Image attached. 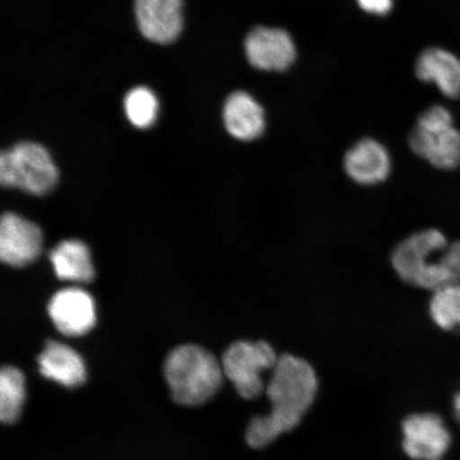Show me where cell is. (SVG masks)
Listing matches in <instances>:
<instances>
[{"label": "cell", "instance_id": "obj_7", "mask_svg": "<svg viewBox=\"0 0 460 460\" xmlns=\"http://www.w3.org/2000/svg\"><path fill=\"white\" fill-rule=\"evenodd\" d=\"M402 447L412 460H444L453 445V435L438 413H411L402 422Z\"/></svg>", "mask_w": 460, "mask_h": 460}, {"label": "cell", "instance_id": "obj_15", "mask_svg": "<svg viewBox=\"0 0 460 460\" xmlns=\"http://www.w3.org/2000/svg\"><path fill=\"white\" fill-rule=\"evenodd\" d=\"M416 75L424 83H434L448 99L460 97V59L451 51L425 49L418 57Z\"/></svg>", "mask_w": 460, "mask_h": 460}, {"label": "cell", "instance_id": "obj_2", "mask_svg": "<svg viewBox=\"0 0 460 460\" xmlns=\"http://www.w3.org/2000/svg\"><path fill=\"white\" fill-rule=\"evenodd\" d=\"M391 264L402 281L420 289L460 283V241L448 243L439 229L420 230L395 246Z\"/></svg>", "mask_w": 460, "mask_h": 460}, {"label": "cell", "instance_id": "obj_6", "mask_svg": "<svg viewBox=\"0 0 460 460\" xmlns=\"http://www.w3.org/2000/svg\"><path fill=\"white\" fill-rule=\"evenodd\" d=\"M278 359L267 341H240L229 345L221 362L224 376L241 398L254 400L266 390L262 373L273 369Z\"/></svg>", "mask_w": 460, "mask_h": 460}, {"label": "cell", "instance_id": "obj_10", "mask_svg": "<svg viewBox=\"0 0 460 460\" xmlns=\"http://www.w3.org/2000/svg\"><path fill=\"white\" fill-rule=\"evenodd\" d=\"M41 229L13 212H5L0 222V258L8 266H27L42 250Z\"/></svg>", "mask_w": 460, "mask_h": 460}, {"label": "cell", "instance_id": "obj_20", "mask_svg": "<svg viewBox=\"0 0 460 460\" xmlns=\"http://www.w3.org/2000/svg\"><path fill=\"white\" fill-rule=\"evenodd\" d=\"M394 0H358L359 7L367 13L386 15L394 7Z\"/></svg>", "mask_w": 460, "mask_h": 460}, {"label": "cell", "instance_id": "obj_5", "mask_svg": "<svg viewBox=\"0 0 460 460\" xmlns=\"http://www.w3.org/2000/svg\"><path fill=\"white\" fill-rule=\"evenodd\" d=\"M58 177L53 158L38 143H17L0 155V182L4 187L44 195L54 189Z\"/></svg>", "mask_w": 460, "mask_h": 460}, {"label": "cell", "instance_id": "obj_13", "mask_svg": "<svg viewBox=\"0 0 460 460\" xmlns=\"http://www.w3.org/2000/svg\"><path fill=\"white\" fill-rule=\"evenodd\" d=\"M223 120L228 134L239 141H255L266 131V112L246 92L238 91L228 96Z\"/></svg>", "mask_w": 460, "mask_h": 460}, {"label": "cell", "instance_id": "obj_8", "mask_svg": "<svg viewBox=\"0 0 460 460\" xmlns=\"http://www.w3.org/2000/svg\"><path fill=\"white\" fill-rule=\"evenodd\" d=\"M247 60L257 70L283 72L296 61V49L289 33L280 28L256 27L247 34Z\"/></svg>", "mask_w": 460, "mask_h": 460}, {"label": "cell", "instance_id": "obj_16", "mask_svg": "<svg viewBox=\"0 0 460 460\" xmlns=\"http://www.w3.org/2000/svg\"><path fill=\"white\" fill-rule=\"evenodd\" d=\"M49 259L59 279L73 283H89L94 278L90 251L82 241H62L50 252Z\"/></svg>", "mask_w": 460, "mask_h": 460}, {"label": "cell", "instance_id": "obj_19", "mask_svg": "<svg viewBox=\"0 0 460 460\" xmlns=\"http://www.w3.org/2000/svg\"><path fill=\"white\" fill-rule=\"evenodd\" d=\"M125 113L137 128L146 129L156 120L158 101L146 86H137L128 92L124 101Z\"/></svg>", "mask_w": 460, "mask_h": 460}, {"label": "cell", "instance_id": "obj_14", "mask_svg": "<svg viewBox=\"0 0 460 460\" xmlns=\"http://www.w3.org/2000/svg\"><path fill=\"white\" fill-rule=\"evenodd\" d=\"M39 371L45 378L66 388L82 386L86 378L84 361L67 344L49 341L38 358Z\"/></svg>", "mask_w": 460, "mask_h": 460}, {"label": "cell", "instance_id": "obj_21", "mask_svg": "<svg viewBox=\"0 0 460 460\" xmlns=\"http://www.w3.org/2000/svg\"><path fill=\"white\" fill-rule=\"evenodd\" d=\"M452 407L454 416H456L457 421L460 423V390L453 396Z\"/></svg>", "mask_w": 460, "mask_h": 460}, {"label": "cell", "instance_id": "obj_4", "mask_svg": "<svg viewBox=\"0 0 460 460\" xmlns=\"http://www.w3.org/2000/svg\"><path fill=\"white\" fill-rule=\"evenodd\" d=\"M408 143L413 154L436 169L453 171L460 166V131L445 107L433 106L420 114Z\"/></svg>", "mask_w": 460, "mask_h": 460}, {"label": "cell", "instance_id": "obj_18", "mask_svg": "<svg viewBox=\"0 0 460 460\" xmlns=\"http://www.w3.org/2000/svg\"><path fill=\"white\" fill-rule=\"evenodd\" d=\"M431 321L440 330L451 332L460 327V283L433 291L429 304Z\"/></svg>", "mask_w": 460, "mask_h": 460}, {"label": "cell", "instance_id": "obj_9", "mask_svg": "<svg viewBox=\"0 0 460 460\" xmlns=\"http://www.w3.org/2000/svg\"><path fill=\"white\" fill-rule=\"evenodd\" d=\"M48 312L56 329L66 337L85 335L96 323L93 297L80 288H66L51 296Z\"/></svg>", "mask_w": 460, "mask_h": 460}, {"label": "cell", "instance_id": "obj_3", "mask_svg": "<svg viewBox=\"0 0 460 460\" xmlns=\"http://www.w3.org/2000/svg\"><path fill=\"white\" fill-rule=\"evenodd\" d=\"M164 374L172 400L188 407L203 405L214 398L226 377L222 362L195 344L172 349L164 360Z\"/></svg>", "mask_w": 460, "mask_h": 460}, {"label": "cell", "instance_id": "obj_11", "mask_svg": "<svg viewBox=\"0 0 460 460\" xmlns=\"http://www.w3.org/2000/svg\"><path fill=\"white\" fill-rule=\"evenodd\" d=\"M343 170L359 186H377L388 180L393 159L383 143L372 137L356 142L344 155Z\"/></svg>", "mask_w": 460, "mask_h": 460}, {"label": "cell", "instance_id": "obj_17", "mask_svg": "<svg viewBox=\"0 0 460 460\" xmlns=\"http://www.w3.org/2000/svg\"><path fill=\"white\" fill-rule=\"evenodd\" d=\"M26 398L24 374L17 367L5 366L0 372V419L13 424L20 419Z\"/></svg>", "mask_w": 460, "mask_h": 460}, {"label": "cell", "instance_id": "obj_1", "mask_svg": "<svg viewBox=\"0 0 460 460\" xmlns=\"http://www.w3.org/2000/svg\"><path fill=\"white\" fill-rule=\"evenodd\" d=\"M266 394L271 402L268 415L251 420L246 441L254 448L266 447L280 435L295 429L313 405L318 377L306 360L286 354L273 367Z\"/></svg>", "mask_w": 460, "mask_h": 460}, {"label": "cell", "instance_id": "obj_12", "mask_svg": "<svg viewBox=\"0 0 460 460\" xmlns=\"http://www.w3.org/2000/svg\"><path fill=\"white\" fill-rule=\"evenodd\" d=\"M135 13L143 37L168 44L180 36L182 28V0H135Z\"/></svg>", "mask_w": 460, "mask_h": 460}]
</instances>
